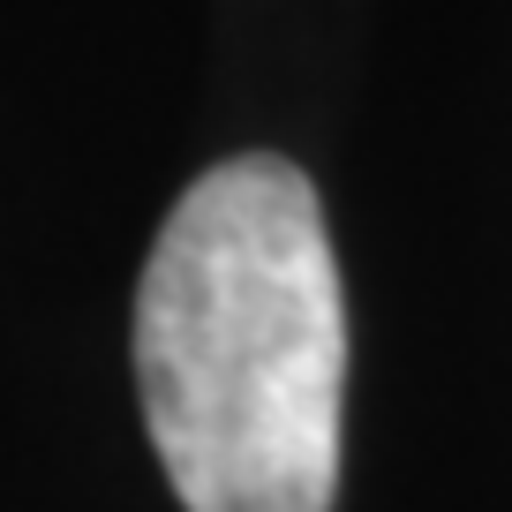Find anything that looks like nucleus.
I'll return each instance as SVG.
<instances>
[{"label":"nucleus","instance_id":"obj_1","mask_svg":"<svg viewBox=\"0 0 512 512\" xmlns=\"http://www.w3.org/2000/svg\"><path fill=\"white\" fill-rule=\"evenodd\" d=\"M144 437L189 512H332L347 294L317 181L279 151L204 166L136 279Z\"/></svg>","mask_w":512,"mask_h":512}]
</instances>
